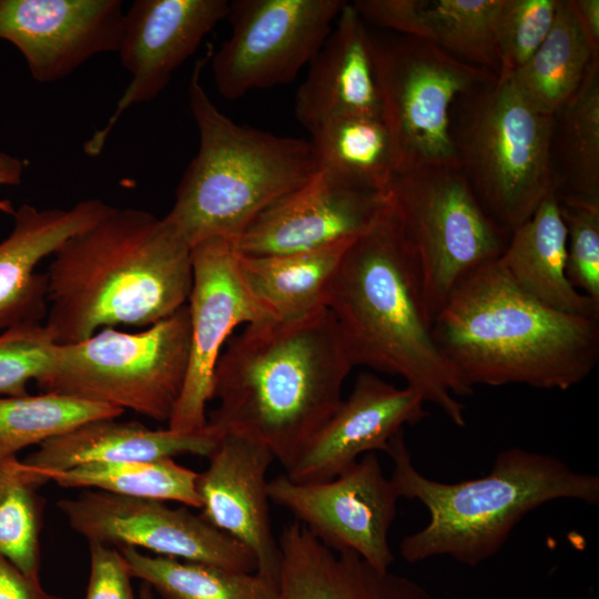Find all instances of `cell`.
Masks as SVG:
<instances>
[{
  "mask_svg": "<svg viewBox=\"0 0 599 599\" xmlns=\"http://www.w3.org/2000/svg\"><path fill=\"white\" fill-rule=\"evenodd\" d=\"M353 367L327 308L246 325L217 361L205 428L265 446L287 470L337 409Z\"/></svg>",
  "mask_w": 599,
  "mask_h": 599,
  "instance_id": "6da1fadb",
  "label": "cell"
},
{
  "mask_svg": "<svg viewBox=\"0 0 599 599\" xmlns=\"http://www.w3.org/2000/svg\"><path fill=\"white\" fill-rule=\"evenodd\" d=\"M44 325L55 344L105 327H149L187 301L192 248L164 217L113 207L64 242L45 272Z\"/></svg>",
  "mask_w": 599,
  "mask_h": 599,
  "instance_id": "7a4b0ae2",
  "label": "cell"
},
{
  "mask_svg": "<svg viewBox=\"0 0 599 599\" xmlns=\"http://www.w3.org/2000/svg\"><path fill=\"white\" fill-rule=\"evenodd\" d=\"M387 196V195H386ZM326 308L354 366L400 376L458 427L473 394L438 348L414 250L387 204L346 248Z\"/></svg>",
  "mask_w": 599,
  "mask_h": 599,
  "instance_id": "3957f363",
  "label": "cell"
},
{
  "mask_svg": "<svg viewBox=\"0 0 599 599\" xmlns=\"http://www.w3.org/2000/svg\"><path fill=\"white\" fill-rule=\"evenodd\" d=\"M459 377L475 385L567 390L599 359V318L555 311L507 276L498 260L467 274L432 323Z\"/></svg>",
  "mask_w": 599,
  "mask_h": 599,
  "instance_id": "277c9868",
  "label": "cell"
},
{
  "mask_svg": "<svg viewBox=\"0 0 599 599\" xmlns=\"http://www.w3.org/2000/svg\"><path fill=\"white\" fill-rule=\"evenodd\" d=\"M390 480L399 498L416 499L428 524L400 542L407 562L446 555L475 567L496 555L517 524L531 510L556 499L599 504V477L577 473L551 455L512 447L500 451L491 471L455 484L422 475L414 466L404 432L389 441Z\"/></svg>",
  "mask_w": 599,
  "mask_h": 599,
  "instance_id": "5b68a950",
  "label": "cell"
},
{
  "mask_svg": "<svg viewBox=\"0 0 599 599\" xmlns=\"http://www.w3.org/2000/svg\"><path fill=\"white\" fill-rule=\"evenodd\" d=\"M199 60L189 85L199 150L164 219L191 248L207 238L235 240L266 207L321 170L311 141L236 124L206 93Z\"/></svg>",
  "mask_w": 599,
  "mask_h": 599,
  "instance_id": "8992f818",
  "label": "cell"
},
{
  "mask_svg": "<svg viewBox=\"0 0 599 599\" xmlns=\"http://www.w3.org/2000/svg\"><path fill=\"white\" fill-rule=\"evenodd\" d=\"M190 335L187 304L136 333L105 327L80 342L55 344L37 384L42 392L167 423L185 382Z\"/></svg>",
  "mask_w": 599,
  "mask_h": 599,
  "instance_id": "52a82bcc",
  "label": "cell"
},
{
  "mask_svg": "<svg viewBox=\"0 0 599 599\" xmlns=\"http://www.w3.org/2000/svg\"><path fill=\"white\" fill-rule=\"evenodd\" d=\"M469 111L455 138L460 170L487 214L512 232L558 190L555 115L535 109L509 78L476 92Z\"/></svg>",
  "mask_w": 599,
  "mask_h": 599,
  "instance_id": "ba28073f",
  "label": "cell"
},
{
  "mask_svg": "<svg viewBox=\"0 0 599 599\" xmlns=\"http://www.w3.org/2000/svg\"><path fill=\"white\" fill-rule=\"evenodd\" d=\"M369 34L395 173L460 169L450 108L456 99L495 83L497 75L454 58L427 39Z\"/></svg>",
  "mask_w": 599,
  "mask_h": 599,
  "instance_id": "9c48e42d",
  "label": "cell"
},
{
  "mask_svg": "<svg viewBox=\"0 0 599 599\" xmlns=\"http://www.w3.org/2000/svg\"><path fill=\"white\" fill-rule=\"evenodd\" d=\"M386 195L414 250L433 323L467 274L500 257L508 232L487 214L460 169L394 173Z\"/></svg>",
  "mask_w": 599,
  "mask_h": 599,
  "instance_id": "30bf717a",
  "label": "cell"
},
{
  "mask_svg": "<svg viewBox=\"0 0 599 599\" xmlns=\"http://www.w3.org/2000/svg\"><path fill=\"white\" fill-rule=\"evenodd\" d=\"M342 0H234L232 31L212 57L219 93L235 100L292 82L333 29Z\"/></svg>",
  "mask_w": 599,
  "mask_h": 599,
  "instance_id": "8fae6325",
  "label": "cell"
},
{
  "mask_svg": "<svg viewBox=\"0 0 599 599\" xmlns=\"http://www.w3.org/2000/svg\"><path fill=\"white\" fill-rule=\"evenodd\" d=\"M69 526L89 541L148 549L156 556L253 572L257 565L243 545L186 506L102 490H84L57 504Z\"/></svg>",
  "mask_w": 599,
  "mask_h": 599,
  "instance_id": "7c38bea8",
  "label": "cell"
},
{
  "mask_svg": "<svg viewBox=\"0 0 599 599\" xmlns=\"http://www.w3.org/2000/svg\"><path fill=\"white\" fill-rule=\"evenodd\" d=\"M267 489L270 500L326 547L354 552L380 570L390 568L395 556L388 534L399 497L376 453L329 480L302 484L283 474L268 480Z\"/></svg>",
  "mask_w": 599,
  "mask_h": 599,
  "instance_id": "4fadbf2b",
  "label": "cell"
},
{
  "mask_svg": "<svg viewBox=\"0 0 599 599\" xmlns=\"http://www.w3.org/2000/svg\"><path fill=\"white\" fill-rule=\"evenodd\" d=\"M192 270L189 364L183 389L167 422V428L177 433L205 428L215 367L234 328L275 319L246 287L232 240L212 237L195 244Z\"/></svg>",
  "mask_w": 599,
  "mask_h": 599,
  "instance_id": "5bb4252c",
  "label": "cell"
},
{
  "mask_svg": "<svg viewBox=\"0 0 599 599\" xmlns=\"http://www.w3.org/2000/svg\"><path fill=\"white\" fill-rule=\"evenodd\" d=\"M229 9L226 0H135L130 6L116 53L131 80L106 123L84 143L87 155L102 152L126 109L149 102L164 90L203 39L226 19Z\"/></svg>",
  "mask_w": 599,
  "mask_h": 599,
  "instance_id": "9a60e30c",
  "label": "cell"
},
{
  "mask_svg": "<svg viewBox=\"0 0 599 599\" xmlns=\"http://www.w3.org/2000/svg\"><path fill=\"white\" fill-rule=\"evenodd\" d=\"M121 0H0V39L23 55L33 80L53 83L100 53H116Z\"/></svg>",
  "mask_w": 599,
  "mask_h": 599,
  "instance_id": "2e32d148",
  "label": "cell"
},
{
  "mask_svg": "<svg viewBox=\"0 0 599 599\" xmlns=\"http://www.w3.org/2000/svg\"><path fill=\"white\" fill-rule=\"evenodd\" d=\"M387 196L349 187L321 171L262 211L235 240L244 255L313 251L355 240L376 221Z\"/></svg>",
  "mask_w": 599,
  "mask_h": 599,
  "instance_id": "e0dca14e",
  "label": "cell"
},
{
  "mask_svg": "<svg viewBox=\"0 0 599 599\" xmlns=\"http://www.w3.org/2000/svg\"><path fill=\"white\" fill-rule=\"evenodd\" d=\"M425 403L409 386L398 388L373 373L359 374L349 396L285 470L286 477L302 484L325 481L365 454L386 453L390 439L405 425H415L428 415Z\"/></svg>",
  "mask_w": 599,
  "mask_h": 599,
  "instance_id": "ac0fdd59",
  "label": "cell"
},
{
  "mask_svg": "<svg viewBox=\"0 0 599 599\" xmlns=\"http://www.w3.org/2000/svg\"><path fill=\"white\" fill-rule=\"evenodd\" d=\"M199 473L201 516L254 556L257 571L277 580L278 540L271 525L268 480L275 461L263 445L237 435H223Z\"/></svg>",
  "mask_w": 599,
  "mask_h": 599,
  "instance_id": "d6986e66",
  "label": "cell"
},
{
  "mask_svg": "<svg viewBox=\"0 0 599 599\" xmlns=\"http://www.w3.org/2000/svg\"><path fill=\"white\" fill-rule=\"evenodd\" d=\"M114 206L85 199L68 209L23 204L13 227L0 242V333L22 324L44 323L48 280L38 264L75 234L104 217Z\"/></svg>",
  "mask_w": 599,
  "mask_h": 599,
  "instance_id": "ffe728a7",
  "label": "cell"
},
{
  "mask_svg": "<svg viewBox=\"0 0 599 599\" xmlns=\"http://www.w3.org/2000/svg\"><path fill=\"white\" fill-rule=\"evenodd\" d=\"M219 437L204 428L195 433L151 429L139 422L99 418L54 436L19 460L28 484L38 489L50 475L91 463L154 460L182 455L207 457Z\"/></svg>",
  "mask_w": 599,
  "mask_h": 599,
  "instance_id": "44dd1931",
  "label": "cell"
},
{
  "mask_svg": "<svg viewBox=\"0 0 599 599\" xmlns=\"http://www.w3.org/2000/svg\"><path fill=\"white\" fill-rule=\"evenodd\" d=\"M294 112L308 132L343 115L382 118L369 30L352 3L346 2L311 61L296 92Z\"/></svg>",
  "mask_w": 599,
  "mask_h": 599,
  "instance_id": "7402d4cb",
  "label": "cell"
},
{
  "mask_svg": "<svg viewBox=\"0 0 599 599\" xmlns=\"http://www.w3.org/2000/svg\"><path fill=\"white\" fill-rule=\"evenodd\" d=\"M277 599H433L419 582L337 552L294 520L278 537Z\"/></svg>",
  "mask_w": 599,
  "mask_h": 599,
  "instance_id": "603a6c76",
  "label": "cell"
},
{
  "mask_svg": "<svg viewBox=\"0 0 599 599\" xmlns=\"http://www.w3.org/2000/svg\"><path fill=\"white\" fill-rule=\"evenodd\" d=\"M498 263L516 286L541 304L599 318V304L577 291L567 277V230L557 192L545 197L511 232Z\"/></svg>",
  "mask_w": 599,
  "mask_h": 599,
  "instance_id": "cb8c5ba5",
  "label": "cell"
},
{
  "mask_svg": "<svg viewBox=\"0 0 599 599\" xmlns=\"http://www.w3.org/2000/svg\"><path fill=\"white\" fill-rule=\"evenodd\" d=\"M353 241L278 255L237 252L240 274L253 297L275 319H301L326 308L332 280Z\"/></svg>",
  "mask_w": 599,
  "mask_h": 599,
  "instance_id": "d4e9b609",
  "label": "cell"
},
{
  "mask_svg": "<svg viewBox=\"0 0 599 599\" xmlns=\"http://www.w3.org/2000/svg\"><path fill=\"white\" fill-rule=\"evenodd\" d=\"M309 133L321 171L349 187L386 195L395 160L380 116H337Z\"/></svg>",
  "mask_w": 599,
  "mask_h": 599,
  "instance_id": "484cf974",
  "label": "cell"
},
{
  "mask_svg": "<svg viewBox=\"0 0 599 599\" xmlns=\"http://www.w3.org/2000/svg\"><path fill=\"white\" fill-rule=\"evenodd\" d=\"M595 59L599 54L581 31L569 2L558 0L548 35L509 79L535 109L555 115L579 89Z\"/></svg>",
  "mask_w": 599,
  "mask_h": 599,
  "instance_id": "4316f807",
  "label": "cell"
},
{
  "mask_svg": "<svg viewBox=\"0 0 599 599\" xmlns=\"http://www.w3.org/2000/svg\"><path fill=\"white\" fill-rule=\"evenodd\" d=\"M133 578L160 599H277V580L260 571L241 572L201 562L119 548Z\"/></svg>",
  "mask_w": 599,
  "mask_h": 599,
  "instance_id": "83f0119b",
  "label": "cell"
},
{
  "mask_svg": "<svg viewBox=\"0 0 599 599\" xmlns=\"http://www.w3.org/2000/svg\"><path fill=\"white\" fill-rule=\"evenodd\" d=\"M197 475L167 457L85 464L52 474L48 481L62 488H95L128 497L174 501L200 509Z\"/></svg>",
  "mask_w": 599,
  "mask_h": 599,
  "instance_id": "f1b7e54d",
  "label": "cell"
},
{
  "mask_svg": "<svg viewBox=\"0 0 599 599\" xmlns=\"http://www.w3.org/2000/svg\"><path fill=\"white\" fill-rule=\"evenodd\" d=\"M123 409L43 392L0 397V461L85 422L119 418Z\"/></svg>",
  "mask_w": 599,
  "mask_h": 599,
  "instance_id": "f546056e",
  "label": "cell"
},
{
  "mask_svg": "<svg viewBox=\"0 0 599 599\" xmlns=\"http://www.w3.org/2000/svg\"><path fill=\"white\" fill-rule=\"evenodd\" d=\"M561 114L566 189L560 196L599 205V59Z\"/></svg>",
  "mask_w": 599,
  "mask_h": 599,
  "instance_id": "4dcf8cb0",
  "label": "cell"
},
{
  "mask_svg": "<svg viewBox=\"0 0 599 599\" xmlns=\"http://www.w3.org/2000/svg\"><path fill=\"white\" fill-rule=\"evenodd\" d=\"M502 1L427 0L429 41L454 58L497 75V28Z\"/></svg>",
  "mask_w": 599,
  "mask_h": 599,
  "instance_id": "1f68e13d",
  "label": "cell"
},
{
  "mask_svg": "<svg viewBox=\"0 0 599 599\" xmlns=\"http://www.w3.org/2000/svg\"><path fill=\"white\" fill-rule=\"evenodd\" d=\"M43 506L37 489L21 475L17 457L0 461V554L37 578Z\"/></svg>",
  "mask_w": 599,
  "mask_h": 599,
  "instance_id": "d6a6232c",
  "label": "cell"
},
{
  "mask_svg": "<svg viewBox=\"0 0 599 599\" xmlns=\"http://www.w3.org/2000/svg\"><path fill=\"white\" fill-rule=\"evenodd\" d=\"M558 0H504L497 28L499 69L507 79L520 69L548 35Z\"/></svg>",
  "mask_w": 599,
  "mask_h": 599,
  "instance_id": "836d02e7",
  "label": "cell"
},
{
  "mask_svg": "<svg viewBox=\"0 0 599 599\" xmlns=\"http://www.w3.org/2000/svg\"><path fill=\"white\" fill-rule=\"evenodd\" d=\"M558 200L567 230V277L599 304V205L560 195Z\"/></svg>",
  "mask_w": 599,
  "mask_h": 599,
  "instance_id": "e575fe53",
  "label": "cell"
},
{
  "mask_svg": "<svg viewBox=\"0 0 599 599\" xmlns=\"http://www.w3.org/2000/svg\"><path fill=\"white\" fill-rule=\"evenodd\" d=\"M55 343L44 323H30L0 333V395L28 394L29 380L47 372Z\"/></svg>",
  "mask_w": 599,
  "mask_h": 599,
  "instance_id": "d590c367",
  "label": "cell"
},
{
  "mask_svg": "<svg viewBox=\"0 0 599 599\" xmlns=\"http://www.w3.org/2000/svg\"><path fill=\"white\" fill-rule=\"evenodd\" d=\"M90 576L84 599H136L132 573L120 549L89 541Z\"/></svg>",
  "mask_w": 599,
  "mask_h": 599,
  "instance_id": "8d00e7d4",
  "label": "cell"
},
{
  "mask_svg": "<svg viewBox=\"0 0 599 599\" xmlns=\"http://www.w3.org/2000/svg\"><path fill=\"white\" fill-rule=\"evenodd\" d=\"M427 0H356L352 4L365 22L402 35L429 40L425 20Z\"/></svg>",
  "mask_w": 599,
  "mask_h": 599,
  "instance_id": "74e56055",
  "label": "cell"
},
{
  "mask_svg": "<svg viewBox=\"0 0 599 599\" xmlns=\"http://www.w3.org/2000/svg\"><path fill=\"white\" fill-rule=\"evenodd\" d=\"M0 599H62L48 592L40 578L29 576L0 554Z\"/></svg>",
  "mask_w": 599,
  "mask_h": 599,
  "instance_id": "f35d334b",
  "label": "cell"
},
{
  "mask_svg": "<svg viewBox=\"0 0 599 599\" xmlns=\"http://www.w3.org/2000/svg\"><path fill=\"white\" fill-rule=\"evenodd\" d=\"M577 22L593 51L599 54V0H568Z\"/></svg>",
  "mask_w": 599,
  "mask_h": 599,
  "instance_id": "ab89813d",
  "label": "cell"
},
{
  "mask_svg": "<svg viewBox=\"0 0 599 599\" xmlns=\"http://www.w3.org/2000/svg\"><path fill=\"white\" fill-rule=\"evenodd\" d=\"M24 167L23 160L0 151V185L21 184ZM0 211L13 215L16 210L9 200H0Z\"/></svg>",
  "mask_w": 599,
  "mask_h": 599,
  "instance_id": "60d3db41",
  "label": "cell"
},
{
  "mask_svg": "<svg viewBox=\"0 0 599 599\" xmlns=\"http://www.w3.org/2000/svg\"><path fill=\"white\" fill-rule=\"evenodd\" d=\"M139 597L140 599H160L152 588L145 583H142L139 591Z\"/></svg>",
  "mask_w": 599,
  "mask_h": 599,
  "instance_id": "b9f144b4",
  "label": "cell"
}]
</instances>
